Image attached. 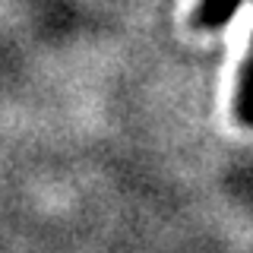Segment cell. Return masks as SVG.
<instances>
[{"label":"cell","instance_id":"6da1fadb","mask_svg":"<svg viewBox=\"0 0 253 253\" xmlns=\"http://www.w3.org/2000/svg\"><path fill=\"white\" fill-rule=\"evenodd\" d=\"M241 3H244V0H203L200 10L193 13V22L203 26V29H215V26H221V22L231 19Z\"/></svg>","mask_w":253,"mask_h":253},{"label":"cell","instance_id":"7a4b0ae2","mask_svg":"<svg viewBox=\"0 0 253 253\" xmlns=\"http://www.w3.org/2000/svg\"><path fill=\"white\" fill-rule=\"evenodd\" d=\"M237 121L253 126V42L250 54L241 67V85H237Z\"/></svg>","mask_w":253,"mask_h":253}]
</instances>
